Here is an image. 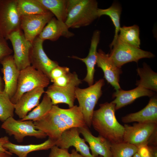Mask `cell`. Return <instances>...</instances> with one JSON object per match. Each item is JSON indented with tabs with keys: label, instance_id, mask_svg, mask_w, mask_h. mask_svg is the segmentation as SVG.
Instances as JSON below:
<instances>
[{
	"label": "cell",
	"instance_id": "cell-1",
	"mask_svg": "<svg viewBox=\"0 0 157 157\" xmlns=\"http://www.w3.org/2000/svg\"><path fill=\"white\" fill-rule=\"evenodd\" d=\"M33 123L37 129L43 131L49 138L55 141L68 129L86 125L81 110L77 105L63 109L53 105L47 115Z\"/></svg>",
	"mask_w": 157,
	"mask_h": 157
},
{
	"label": "cell",
	"instance_id": "cell-2",
	"mask_svg": "<svg viewBox=\"0 0 157 157\" xmlns=\"http://www.w3.org/2000/svg\"><path fill=\"white\" fill-rule=\"evenodd\" d=\"M94 110L92 125L101 136L111 144L123 142L124 126L117 121L115 115V104L111 102L99 105Z\"/></svg>",
	"mask_w": 157,
	"mask_h": 157
},
{
	"label": "cell",
	"instance_id": "cell-3",
	"mask_svg": "<svg viewBox=\"0 0 157 157\" xmlns=\"http://www.w3.org/2000/svg\"><path fill=\"white\" fill-rule=\"evenodd\" d=\"M98 4L95 0H67L65 23L69 28L89 25L98 17Z\"/></svg>",
	"mask_w": 157,
	"mask_h": 157
},
{
	"label": "cell",
	"instance_id": "cell-4",
	"mask_svg": "<svg viewBox=\"0 0 157 157\" xmlns=\"http://www.w3.org/2000/svg\"><path fill=\"white\" fill-rule=\"evenodd\" d=\"M104 80L100 79L94 84L83 89L77 87L75 95L79 103V107L83 114L86 125L90 128L94 108L102 95Z\"/></svg>",
	"mask_w": 157,
	"mask_h": 157
},
{
	"label": "cell",
	"instance_id": "cell-5",
	"mask_svg": "<svg viewBox=\"0 0 157 157\" xmlns=\"http://www.w3.org/2000/svg\"><path fill=\"white\" fill-rule=\"evenodd\" d=\"M50 81L47 76L31 65L20 70L17 90L10 99L11 102L15 104L24 94L35 88H44L48 85Z\"/></svg>",
	"mask_w": 157,
	"mask_h": 157
},
{
	"label": "cell",
	"instance_id": "cell-6",
	"mask_svg": "<svg viewBox=\"0 0 157 157\" xmlns=\"http://www.w3.org/2000/svg\"><path fill=\"white\" fill-rule=\"evenodd\" d=\"M109 57L118 67L128 63L135 62L137 63L142 58L154 57L151 52L143 50L122 40L118 37L111 48Z\"/></svg>",
	"mask_w": 157,
	"mask_h": 157
},
{
	"label": "cell",
	"instance_id": "cell-7",
	"mask_svg": "<svg viewBox=\"0 0 157 157\" xmlns=\"http://www.w3.org/2000/svg\"><path fill=\"white\" fill-rule=\"evenodd\" d=\"M20 16L16 0H0V36L6 40L20 27Z\"/></svg>",
	"mask_w": 157,
	"mask_h": 157
},
{
	"label": "cell",
	"instance_id": "cell-8",
	"mask_svg": "<svg viewBox=\"0 0 157 157\" xmlns=\"http://www.w3.org/2000/svg\"><path fill=\"white\" fill-rule=\"evenodd\" d=\"M9 135H13L15 139L19 142L23 141L26 136H34L38 138H43L47 136L43 131L37 129L33 122L31 120H16L10 117L1 125Z\"/></svg>",
	"mask_w": 157,
	"mask_h": 157
},
{
	"label": "cell",
	"instance_id": "cell-9",
	"mask_svg": "<svg viewBox=\"0 0 157 157\" xmlns=\"http://www.w3.org/2000/svg\"><path fill=\"white\" fill-rule=\"evenodd\" d=\"M8 40L11 43L14 60L18 69L20 71L31 66L30 56L32 44L26 39L22 30L12 33Z\"/></svg>",
	"mask_w": 157,
	"mask_h": 157
},
{
	"label": "cell",
	"instance_id": "cell-10",
	"mask_svg": "<svg viewBox=\"0 0 157 157\" xmlns=\"http://www.w3.org/2000/svg\"><path fill=\"white\" fill-rule=\"evenodd\" d=\"M123 141L138 147L147 144L149 140L157 130V123H138L132 126L125 124Z\"/></svg>",
	"mask_w": 157,
	"mask_h": 157
},
{
	"label": "cell",
	"instance_id": "cell-11",
	"mask_svg": "<svg viewBox=\"0 0 157 157\" xmlns=\"http://www.w3.org/2000/svg\"><path fill=\"white\" fill-rule=\"evenodd\" d=\"M49 11L44 14L20 16V27L26 39L32 43L53 17Z\"/></svg>",
	"mask_w": 157,
	"mask_h": 157
},
{
	"label": "cell",
	"instance_id": "cell-12",
	"mask_svg": "<svg viewBox=\"0 0 157 157\" xmlns=\"http://www.w3.org/2000/svg\"><path fill=\"white\" fill-rule=\"evenodd\" d=\"M44 41L38 36L33 40L30 53V61L31 66L49 78L51 70L59 65L57 61L50 59L45 52L43 47Z\"/></svg>",
	"mask_w": 157,
	"mask_h": 157
},
{
	"label": "cell",
	"instance_id": "cell-13",
	"mask_svg": "<svg viewBox=\"0 0 157 157\" xmlns=\"http://www.w3.org/2000/svg\"><path fill=\"white\" fill-rule=\"evenodd\" d=\"M78 127H73L63 132L60 138L55 141V145L58 147L69 149L73 146L76 150L85 157H96L90 153L89 147L84 139L81 138Z\"/></svg>",
	"mask_w": 157,
	"mask_h": 157
},
{
	"label": "cell",
	"instance_id": "cell-14",
	"mask_svg": "<svg viewBox=\"0 0 157 157\" xmlns=\"http://www.w3.org/2000/svg\"><path fill=\"white\" fill-rule=\"evenodd\" d=\"M0 63L2 66L1 70L3 74L4 84L3 91L11 99L17 90L20 71L16 65L12 55L5 57Z\"/></svg>",
	"mask_w": 157,
	"mask_h": 157
},
{
	"label": "cell",
	"instance_id": "cell-15",
	"mask_svg": "<svg viewBox=\"0 0 157 157\" xmlns=\"http://www.w3.org/2000/svg\"><path fill=\"white\" fill-rule=\"evenodd\" d=\"M96 64L103 72L104 77L108 83L116 90L121 89L119 84V75L122 72L121 68L117 67L110 58L101 49L97 52Z\"/></svg>",
	"mask_w": 157,
	"mask_h": 157
},
{
	"label": "cell",
	"instance_id": "cell-16",
	"mask_svg": "<svg viewBox=\"0 0 157 157\" xmlns=\"http://www.w3.org/2000/svg\"><path fill=\"white\" fill-rule=\"evenodd\" d=\"M78 128L80 133L88 143L92 155L96 157L99 155L103 157H112L111 143L107 140L99 135L98 137L93 135L86 125Z\"/></svg>",
	"mask_w": 157,
	"mask_h": 157
},
{
	"label": "cell",
	"instance_id": "cell-17",
	"mask_svg": "<svg viewBox=\"0 0 157 157\" xmlns=\"http://www.w3.org/2000/svg\"><path fill=\"white\" fill-rule=\"evenodd\" d=\"M44 88H38L24 94L14 104L15 113L19 118L22 119L28 113L39 104L40 99L45 92Z\"/></svg>",
	"mask_w": 157,
	"mask_h": 157
},
{
	"label": "cell",
	"instance_id": "cell-18",
	"mask_svg": "<svg viewBox=\"0 0 157 157\" xmlns=\"http://www.w3.org/2000/svg\"><path fill=\"white\" fill-rule=\"evenodd\" d=\"M155 94L153 91L138 86L127 91L121 88L113 93L112 97L115 99L111 102L115 104L116 111L131 104L138 98L145 96L152 97Z\"/></svg>",
	"mask_w": 157,
	"mask_h": 157
},
{
	"label": "cell",
	"instance_id": "cell-19",
	"mask_svg": "<svg viewBox=\"0 0 157 157\" xmlns=\"http://www.w3.org/2000/svg\"><path fill=\"white\" fill-rule=\"evenodd\" d=\"M122 122L124 123L134 122L138 123H157V98L152 97L146 106L137 112L131 113L123 117Z\"/></svg>",
	"mask_w": 157,
	"mask_h": 157
},
{
	"label": "cell",
	"instance_id": "cell-20",
	"mask_svg": "<svg viewBox=\"0 0 157 157\" xmlns=\"http://www.w3.org/2000/svg\"><path fill=\"white\" fill-rule=\"evenodd\" d=\"M65 22L53 17L44 27L38 35L40 39L55 41L61 37L69 38L74 34L70 31Z\"/></svg>",
	"mask_w": 157,
	"mask_h": 157
},
{
	"label": "cell",
	"instance_id": "cell-21",
	"mask_svg": "<svg viewBox=\"0 0 157 157\" xmlns=\"http://www.w3.org/2000/svg\"><path fill=\"white\" fill-rule=\"evenodd\" d=\"M100 31L96 30L94 31L91 40L90 47L87 56L81 58L75 56L71 58L78 59L83 62L85 65L87 70L86 76L83 81L86 82L89 86L92 85L94 83V77L95 66L96 64L97 58V48L99 42L100 38Z\"/></svg>",
	"mask_w": 157,
	"mask_h": 157
},
{
	"label": "cell",
	"instance_id": "cell-22",
	"mask_svg": "<svg viewBox=\"0 0 157 157\" xmlns=\"http://www.w3.org/2000/svg\"><path fill=\"white\" fill-rule=\"evenodd\" d=\"M76 88L60 87L52 84L48 87L45 92L51 99L53 105L65 103L71 108L74 106L76 99Z\"/></svg>",
	"mask_w": 157,
	"mask_h": 157
},
{
	"label": "cell",
	"instance_id": "cell-23",
	"mask_svg": "<svg viewBox=\"0 0 157 157\" xmlns=\"http://www.w3.org/2000/svg\"><path fill=\"white\" fill-rule=\"evenodd\" d=\"M55 141L49 138L44 142L38 144L22 145L14 144L10 141L5 144L3 147L11 154H14L18 157H26L29 153L40 150L50 149L55 145Z\"/></svg>",
	"mask_w": 157,
	"mask_h": 157
},
{
	"label": "cell",
	"instance_id": "cell-24",
	"mask_svg": "<svg viewBox=\"0 0 157 157\" xmlns=\"http://www.w3.org/2000/svg\"><path fill=\"white\" fill-rule=\"evenodd\" d=\"M137 72L140 79L137 81L136 85L155 92L157 91V74L146 63L142 68H138Z\"/></svg>",
	"mask_w": 157,
	"mask_h": 157
},
{
	"label": "cell",
	"instance_id": "cell-25",
	"mask_svg": "<svg viewBox=\"0 0 157 157\" xmlns=\"http://www.w3.org/2000/svg\"><path fill=\"white\" fill-rule=\"evenodd\" d=\"M20 16L44 14L49 11L38 0H16Z\"/></svg>",
	"mask_w": 157,
	"mask_h": 157
},
{
	"label": "cell",
	"instance_id": "cell-26",
	"mask_svg": "<svg viewBox=\"0 0 157 157\" xmlns=\"http://www.w3.org/2000/svg\"><path fill=\"white\" fill-rule=\"evenodd\" d=\"M121 11L122 8L121 6L118 4L116 3H113L108 8L105 9L98 8L97 10V15L98 17L103 15L109 16L115 27L114 38L110 45V49L117 39L121 27L120 26V19Z\"/></svg>",
	"mask_w": 157,
	"mask_h": 157
},
{
	"label": "cell",
	"instance_id": "cell-27",
	"mask_svg": "<svg viewBox=\"0 0 157 157\" xmlns=\"http://www.w3.org/2000/svg\"><path fill=\"white\" fill-rule=\"evenodd\" d=\"M56 18L65 22L67 17V0H38Z\"/></svg>",
	"mask_w": 157,
	"mask_h": 157
},
{
	"label": "cell",
	"instance_id": "cell-28",
	"mask_svg": "<svg viewBox=\"0 0 157 157\" xmlns=\"http://www.w3.org/2000/svg\"><path fill=\"white\" fill-rule=\"evenodd\" d=\"M53 106L51 99L45 93L41 102L25 117L19 120H31L33 122L39 120L50 111Z\"/></svg>",
	"mask_w": 157,
	"mask_h": 157
},
{
	"label": "cell",
	"instance_id": "cell-29",
	"mask_svg": "<svg viewBox=\"0 0 157 157\" xmlns=\"http://www.w3.org/2000/svg\"><path fill=\"white\" fill-rule=\"evenodd\" d=\"M119 33L118 38L122 40L133 46L140 48V29L138 25H134L129 26L121 27Z\"/></svg>",
	"mask_w": 157,
	"mask_h": 157
},
{
	"label": "cell",
	"instance_id": "cell-30",
	"mask_svg": "<svg viewBox=\"0 0 157 157\" xmlns=\"http://www.w3.org/2000/svg\"><path fill=\"white\" fill-rule=\"evenodd\" d=\"M110 150L112 157H132L137 152L138 147L123 141L111 144Z\"/></svg>",
	"mask_w": 157,
	"mask_h": 157
},
{
	"label": "cell",
	"instance_id": "cell-31",
	"mask_svg": "<svg viewBox=\"0 0 157 157\" xmlns=\"http://www.w3.org/2000/svg\"><path fill=\"white\" fill-rule=\"evenodd\" d=\"M14 104L8 95L0 90V121L2 122L10 117H13Z\"/></svg>",
	"mask_w": 157,
	"mask_h": 157
},
{
	"label": "cell",
	"instance_id": "cell-32",
	"mask_svg": "<svg viewBox=\"0 0 157 157\" xmlns=\"http://www.w3.org/2000/svg\"><path fill=\"white\" fill-rule=\"evenodd\" d=\"M53 85L60 87L75 88L81 83V81L78 78L76 73L74 72L68 73L57 78L52 82Z\"/></svg>",
	"mask_w": 157,
	"mask_h": 157
},
{
	"label": "cell",
	"instance_id": "cell-33",
	"mask_svg": "<svg viewBox=\"0 0 157 157\" xmlns=\"http://www.w3.org/2000/svg\"><path fill=\"white\" fill-rule=\"evenodd\" d=\"M138 147L137 153L141 157H157V147L144 144Z\"/></svg>",
	"mask_w": 157,
	"mask_h": 157
},
{
	"label": "cell",
	"instance_id": "cell-34",
	"mask_svg": "<svg viewBox=\"0 0 157 157\" xmlns=\"http://www.w3.org/2000/svg\"><path fill=\"white\" fill-rule=\"evenodd\" d=\"M69 72V69L66 67L60 66L58 65L51 71L49 78L51 82L58 78Z\"/></svg>",
	"mask_w": 157,
	"mask_h": 157
},
{
	"label": "cell",
	"instance_id": "cell-35",
	"mask_svg": "<svg viewBox=\"0 0 157 157\" xmlns=\"http://www.w3.org/2000/svg\"><path fill=\"white\" fill-rule=\"evenodd\" d=\"M7 40L0 36V62L5 57L11 55L13 52L9 47Z\"/></svg>",
	"mask_w": 157,
	"mask_h": 157
},
{
	"label": "cell",
	"instance_id": "cell-36",
	"mask_svg": "<svg viewBox=\"0 0 157 157\" xmlns=\"http://www.w3.org/2000/svg\"><path fill=\"white\" fill-rule=\"evenodd\" d=\"M50 149L49 157H71L68 149L61 148L55 145Z\"/></svg>",
	"mask_w": 157,
	"mask_h": 157
},
{
	"label": "cell",
	"instance_id": "cell-37",
	"mask_svg": "<svg viewBox=\"0 0 157 157\" xmlns=\"http://www.w3.org/2000/svg\"><path fill=\"white\" fill-rule=\"evenodd\" d=\"M9 141V138L7 136L0 138V151L12 154L3 147L4 145Z\"/></svg>",
	"mask_w": 157,
	"mask_h": 157
},
{
	"label": "cell",
	"instance_id": "cell-38",
	"mask_svg": "<svg viewBox=\"0 0 157 157\" xmlns=\"http://www.w3.org/2000/svg\"><path fill=\"white\" fill-rule=\"evenodd\" d=\"M71 154V157H85L78 154L75 149L72 150Z\"/></svg>",
	"mask_w": 157,
	"mask_h": 157
},
{
	"label": "cell",
	"instance_id": "cell-39",
	"mask_svg": "<svg viewBox=\"0 0 157 157\" xmlns=\"http://www.w3.org/2000/svg\"><path fill=\"white\" fill-rule=\"evenodd\" d=\"M12 154L0 151V157H12Z\"/></svg>",
	"mask_w": 157,
	"mask_h": 157
},
{
	"label": "cell",
	"instance_id": "cell-40",
	"mask_svg": "<svg viewBox=\"0 0 157 157\" xmlns=\"http://www.w3.org/2000/svg\"><path fill=\"white\" fill-rule=\"evenodd\" d=\"M4 84L3 83L2 79L0 76V90L3 91L4 88Z\"/></svg>",
	"mask_w": 157,
	"mask_h": 157
},
{
	"label": "cell",
	"instance_id": "cell-41",
	"mask_svg": "<svg viewBox=\"0 0 157 157\" xmlns=\"http://www.w3.org/2000/svg\"><path fill=\"white\" fill-rule=\"evenodd\" d=\"M132 157H141L139 154L137 152Z\"/></svg>",
	"mask_w": 157,
	"mask_h": 157
},
{
	"label": "cell",
	"instance_id": "cell-42",
	"mask_svg": "<svg viewBox=\"0 0 157 157\" xmlns=\"http://www.w3.org/2000/svg\"><path fill=\"white\" fill-rule=\"evenodd\" d=\"M99 157H103V156H99Z\"/></svg>",
	"mask_w": 157,
	"mask_h": 157
}]
</instances>
